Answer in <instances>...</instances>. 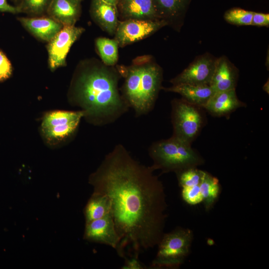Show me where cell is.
Instances as JSON below:
<instances>
[{
    "label": "cell",
    "instance_id": "cell-1",
    "mask_svg": "<svg viewBox=\"0 0 269 269\" xmlns=\"http://www.w3.org/2000/svg\"><path fill=\"white\" fill-rule=\"evenodd\" d=\"M151 166L135 160L116 145L89 176L93 193L108 197L121 241L116 249L124 257L131 247L136 255L157 245L163 235L167 204L164 187Z\"/></svg>",
    "mask_w": 269,
    "mask_h": 269
},
{
    "label": "cell",
    "instance_id": "cell-2",
    "mask_svg": "<svg viewBox=\"0 0 269 269\" xmlns=\"http://www.w3.org/2000/svg\"><path fill=\"white\" fill-rule=\"evenodd\" d=\"M122 75L96 59L80 62L72 78L68 98L88 123L102 126L115 122L129 110L118 84Z\"/></svg>",
    "mask_w": 269,
    "mask_h": 269
},
{
    "label": "cell",
    "instance_id": "cell-3",
    "mask_svg": "<svg viewBox=\"0 0 269 269\" xmlns=\"http://www.w3.org/2000/svg\"><path fill=\"white\" fill-rule=\"evenodd\" d=\"M119 70L125 79L121 90L123 98L136 117L148 114L162 88L161 67L150 56H144L134 59L131 66Z\"/></svg>",
    "mask_w": 269,
    "mask_h": 269
},
{
    "label": "cell",
    "instance_id": "cell-4",
    "mask_svg": "<svg viewBox=\"0 0 269 269\" xmlns=\"http://www.w3.org/2000/svg\"><path fill=\"white\" fill-rule=\"evenodd\" d=\"M148 152L153 161L151 167L163 173H177L204 163L203 158L191 144L173 135L153 142Z\"/></svg>",
    "mask_w": 269,
    "mask_h": 269
},
{
    "label": "cell",
    "instance_id": "cell-5",
    "mask_svg": "<svg viewBox=\"0 0 269 269\" xmlns=\"http://www.w3.org/2000/svg\"><path fill=\"white\" fill-rule=\"evenodd\" d=\"M192 239V232L188 229L177 228L164 234L157 245V253L151 267L178 268L188 255Z\"/></svg>",
    "mask_w": 269,
    "mask_h": 269
},
{
    "label": "cell",
    "instance_id": "cell-6",
    "mask_svg": "<svg viewBox=\"0 0 269 269\" xmlns=\"http://www.w3.org/2000/svg\"><path fill=\"white\" fill-rule=\"evenodd\" d=\"M203 108L183 99L171 102L173 136L191 145L204 126Z\"/></svg>",
    "mask_w": 269,
    "mask_h": 269
},
{
    "label": "cell",
    "instance_id": "cell-7",
    "mask_svg": "<svg viewBox=\"0 0 269 269\" xmlns=\"http://www.w3.org/2000/svg\"><path fill=\"white\" fill-rule=\"evenodd\" d=\"M84 115L81 110H55L46 113L40 126L43 137L52 145L66 141L74 134Z\"/></svg>",
    "mask_w": 269,
    "mask_h": 269
},
{
    "label": "cell",
    "instance_id": "cell-8",
    "mask_svg": "<svg viewBox=\"0 0 269 269\" xmlns=\"http://www.w3.org/2000/svg\"><path fill=\"white\" fill-rule=\"evenodd\" d=\"M85 29L75 25L63 26L46 46L48 66L51 71L66 66L67 55L72 45Z\"/></svg>",
    "mask_w": 269,
    "mask_h": 269
},
{
    "label": "cell",
    "instance_id": "cell-9",
    "mask_svg": "<svg viewBox=\"0 0 269 269\" xmlns=\"http://www.w3.org/2000/svg\"><path fill=\"white\" fill-rule=\"evenodd\" d=\"M166 25V22L162 20H119L115 39L119 46L124 47L147 37Z\"/></svg>",
    "mask_w": 269,
    "mask_h": 269
},
{
    "label": "cell",
    "instance_id": "cell-10",
    "mask_svg": "<svg viewBox=\"0 0 269 269\" xmlns=\"http://www.w3.org/2000/svg\"><path fill=\"white\" fill-rule=\"evenodd\" d=\"M216 59L208 54L200 56L170 82L172 85L188 84L210 85Z\"/></svg>",
    "mask_w": 269,
    "mask_h": 269
},
{
    "label": "cell",
    "instance_id": "cell-11",
    "mask_svg": "<svg viewBox=\"0 0 269 269\" xmlns=\"http://www.w3.org/2000/svg\"><path fill=\"white\" fill-rule=\"evenodd\" d=\"M83 239L117 249L121 241L111 213L85 224Z\"/></svg>",
    "mask_w": 269,
    "mask_h": 269
},
{
    "label": "cell",
    "instance_id": "cell-12",
    "mask_svg": "<svg viewBox=\"0 0 269 269\" xmlns=\"http://www.w3.org/2000/svg\"><path fill=\"white\" fill-rule=\"evenodd\" d=\"M192 0H153L159 20L180 30Z\"/></svg>",
    "mask_w": 269,
    "mask_h": 269
},
{
    "label": "cell",
    "instance_id": "cell-13",
    "mask_svg": "<svg viewBox=\"0 0 269 269\" xmlns=\"http://www.w3.org/2000/svg\"><path fill=\"white\" fill-rule=\"evenodd\" d=\"M17 19L22 26L33 36L48 42L63 27L61 23L47 15L19 17Z\"/></svg>",
    "mask_w": 269,
    "mask_h": 269
},
{
    "label": "cell",
    "instance_id": "cell-14",
    "mask_svg": "<svg viewBox=\"0 0 269 269\" xmlns=\"http://www.w3.org/2000/svg\"><path fill=\"white\" fill-rule=\"evenodd\" d=\"M90 14L93 21L109 35H115L119 20L117 6L103 0H91Z\"/></svg>",
    "mask_w": 269,
    "mask_h": 269
},
{
    "label": "cell",
    "instance_id": "cell-15",
    "mask_svg": "<svg viewBox=\"0 0 269 269\" xmlns=\"http://www.w3.org/2000/svg\"><path fill=\"white\" fill-rule=\"evenodd\" d=\"M117 6L122 20H159L153 0H119Z\"/></svg>",
    "mask_w": 269,
    "mask_h": 269
},
{
    "label": "cell",
    "instance_id": "cell-16",
    "mask_svg": "<svg viewBox=\"0 0 269 269\" xmlns=\"http://www.w3.org/2000/svg\"><path fill=\"white\" fill-rule=\"evenodd\" d=\"M238 77L236 67L227 57L222 56L216 59L210 86L214 93L236 89Z\"/></svg>",
    "mask_w": 269,
    "mask_h": 269
},
{
    "label": "cell",
    "instance_id": "cell-17",
    "mask_svg": "<svg viewBox=\"0 0 269 269\" xmlns=\"http://www.w3.org/2000/svg\"><path fill=\"white\" fill-rule=\"evenodd\" d=\"M246 105L238 98L236 89L215 92L203 109L216 117L226 116Z\"/></svg>",
    "mask_w": 269,
    "mask_h": 269
},
{
    "label": "cell",
    "instance_id": "cell-18",
    "mask_svg": "<svg viewBox=\"0 0 269 269\" xmlns=\"http://www.w3.org/2000/svg\"><path fill=\"white\" fill-rule=\"evenodd\" d=\"M81 2L79 0H51L46 13L63 26L75 25L81 14Z\"/></svg>",
    "mask_w": 269,
    "mask_h": 269
},
{
    "label": "cell",
    "instance_id": "cell-19",
    "mask_svg": "<svg viewBox=\"0 0 269 269\" xmlns=\"http://www.w3.org/2000/svg\"><path fill=\"white\" fill-rule=\"evenodd\" d=\"M166 91L178 93L182 99L197 106L203 107L214 93L209 85H196L188 84L172 85L169 88H161Z\"/></svg>",
    "mask_w": 269,
    "mask_h": 269
},
{
    "label": "cell",
    "instance_id": "cell-20",
    "mask_svg": "<svg viewBox=\"0 0 269 269\" xmlns=\"http://www.w3.org/2000/svg\"><path fill=\"white\" fill-rule=\"evenodd\" d=\"M110 213L111 204L108 197L93 193L84 210L85 223L102 218Z\"/></svg>",
    "mask_w": 269,
    "mask_h": 269
},
{
    "label": "cell",
    "instance_id": "cell-21",
    "mask_svg": "<svg viewBox=\"0 0 269 269\" xmlns=\"http://www.w3.org/2000/svg\"><path fill=\"white\" fill-rule=\"evenodd\" d=\"M95 45L102 62L107 66H114L119 58V44L117 40L106 37H98Z\"/></svg>",
    "mask_w": 269,
    "mask_h": 269
},
{
    "label": "cell",
    "instance_id": "cell-22",
    "mask_svg": "<svg viewBox=\"0 0 269 269\" xmlns=\"http://www.w3.org/2000/svg\"><path fill=\"white\" fill-rule=\"evenodd\" d=\"M202 201L207 211L210 209L219 194L220 184L218 179L206 172L205 177L199 185Z\"/></svg>",
    "mask_w": 269,
    "mask_h": 269
},
{
    "label": "cell",
    "instance_id": "cell-23",
    "mask_svg": "<svg viewBox=\"0 0 269 269\" xmlns=\"http://www.w3.org/2000/svg\"><path fill=\"white\" fill-rule=\"evenodd\" d=\"M206 173L205 171L194 167L185 169L176 174L179 184L183 188L199 185Z\"/></svg>",
    "mask_w": 269,
    "mask_h": 269
},
{
    "label": "cell",
    "instance_id": "cell-24",
    "mask_svg": "<svg viewBox=\"0 0 269 269\" xmlns=\"http://www.w3.org/2000/svg\"><path fill=\"white\" fill-rule=\"evenodd\" d=\"M51 0H21L16 6L20 12L31 16L44 15L46 13Z\"/></svg>",
    "mask_w": 269,
    "mask_h": 269
},
{
    "label": "cell",
    "instance_id": "cell-25",
    "mask_svg": "<svg viewBox=\"0 0 269 269\" xmlns=\"http://www.w3.org/2000/svg\"><path fill=\"white\" fill-rule=\"evenodd\" d=\"M253 11L238 7H234L227 10L224 15L225 20L237 25H252Z\"/></svg>",
    "mask_w": 269,
    "mask_h": 269
},
{
    "label": "cell",
    "instance_id": "cell-26",
    "mask_svg": "<svg viewBox=\"0 0 269 269\" xmlns=\"http://www.w3.org/2000/svg\"><path fill=\"white\" fill-rule=\"evenodd\" d=\"M181 195L183 199L190 205H196L202 202L199 185L183 187Z\"/></svg>",
    "mask_w": 269,
    "mask_h": 269
},
{
    "label": "cell",
    "instance_id": "cell-27",
    "mask_svg": "<svg viewBox=\"0 0 269 269\" xmlns=\"http://www.w3.org/2000/svg\"><path fill=\"white\" fill-rule=\"evenodd\" d=\"M12 73V65L6 55L0 49V82L8 79Z\"/></svg>",
    "mask_w": 269,
    "mask_h": 269
},
{
    "label": "cell",
    "instance_id": "cell-28",
    "mask_svg": "<svg viewBox=\"0 0 269 269\" xmlns=\"http://www.w3.org/2000/svg\"><path fill=\"white\" fill-rule=\"evenodd\" d=\"M251 25L268 26L269 25V14L253 12Z\"/></svg>",
    "mask_w": 269,
    "mask_h": 269
},
{
    "label": "cell",
    "instance_id": "cell-29",
    "mask_svg": "<svg viewBox=\"0 0 269 269\" xmlns=\"http://www.w3.org/2000/svg\"><path fill=\"white\" fill-rule=\"evenodd\" d=\"M145 267L138 259V256L134 255L131 259H126L124 265L122 269H142Z\"/></svg>",
    "mask_w": 269,
    "mask_h": 269
},
{
    "label": "cell",
    "instance_id": "cell-30",
    "mask_svg": "<svg viewBox=\"0 0 269 269\" xmlns=\"http://www.w3.org/2000/svg\"><path fill=\"white\" fill-rule=\"evenodd\" d=\"M0 12H9L13 14L20 13L17 6L9 4L7 0H0Z\"/></svg>",
    "mask_w": 269,
    "mask_h": 269
},
{
    "label": "cell",
    "instance_id": "cell-31",
    "mask_svg": "<svg viewBox=\"0 0 269 269\" xmlns=\"http://www.w3.org/2000/svg\"><path fill=\"white\" fill-rule=\"evenodd\" d=\"M103 1L114 5H117L119 0H103Z\"/></svg>",
    "mask_w": 269,
    "mask_h": 269
},
{
    "label": "cell",
    "instance_id": "cell-32",
    "mask_svg": "<svg viewBox=\"0 0 269 269\" xmlns=\"http://www.w3.org/2000/svg\"><path fill=\"white\" fill-rule=\"evenodd\" d=\"M12 1H13V2H14L15 3H18L20 2V1H21V0H11Z\"/></svg>",
    "mask_w": 269,
    "mask_h": 269
},
{
    "label": "cell",
    "instance_id": "cell-33",
    "mask_svg": "<svg viewBox=\"0 0 269 269\" xmlns=\"http://www.w3.org/2000/svg\"><path fill=\"white\" fill-rule=\"evenodd\" d=\"M79 0L82 2V1H83V0Z\"/></svg>",
    "mask_w": 269,
    "mask_h": 269
}]
</instances>
